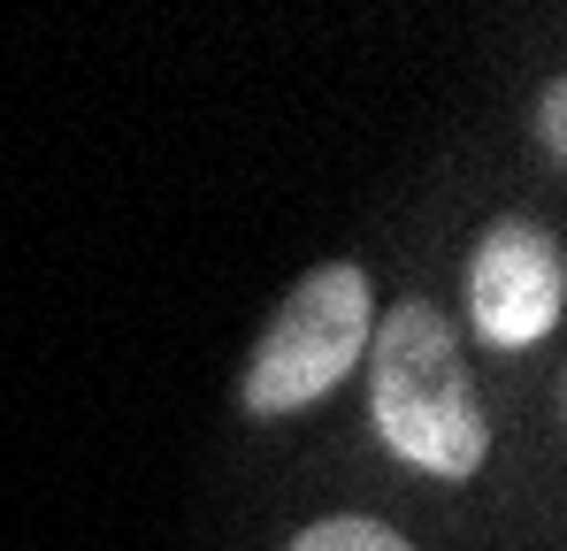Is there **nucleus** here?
Listing matches in <instances>:
<instances>
[{"label":"nucleus","instance_id":"nucleus-4","mask_svg":"<svg viewBox=\"0 0 567 551\" xmlns=\"http://www.w3.org/2000/svg\"><path fill=\"white\" fill-rule=\"evenodd\" d=\"M291 551H414L399 529H383V521H361V513H338V521H315V529H299V544Z\"/></svg>","mask_w":567,"mask_h":551},{"label":"nucleus","instance_id":"nucleus-3","mask_svg":"<svg viewBox=\"0 0 567 551\" xmlns=\"http://www.w3.org/2000/svg\"><path fill=\"white\" fill-rule=\"evenodd\" d=\"M567 299V269L560 246L537 230V222H498L468 261V314L483 345H537L553 322H560Z\"/></svg>","mask_w":567,"mask_h":551},{"label":"nucleus","instance_id":"nucleus-1","mask_svg":"<svg viewBox=\"0 0 567 551\" xmlns=\"http://www.w3.org/2000/svg\"><path fill=\"white\" fill-rule=\"evenodd\" d=\"M369 345H377V437L422 475L468 482L491 453V422L475 398L461 330L430 299H406L369 330Z\"/></svg>","mask_w":567,"mask_h":551},{"label":"nucleus","instance_id":"nucleus-2","mask_svg":"<svg viewBox=\"0 0 567 551\" xmlns=\"http://www.w3.org/2000/svg\"><path fill=\"white\" fill-rule=\"evenodd\" d=\"M377 314H369V276L353 261H322L291 299L277 306L261 353L246 367V406L254 414H299L315 406L346 367L361 361Z\"/></svg>","mask_w":567,"mask_h":551}]
</instances>
